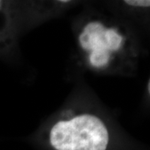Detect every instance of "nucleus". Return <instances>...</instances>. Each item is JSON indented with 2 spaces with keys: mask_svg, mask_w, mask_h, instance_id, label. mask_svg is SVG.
Segmentation results:
<instances>
[{
  "mask_svg": "<svg viewBox=\"0 0 150 150\" xmlns=\"http://www.w3.org/2000/svg\"><path fill=\"white\" fill-rule=\"evenodd\" d=\"M49 142L55 150H106L109 134L101 118L83 113L55 123Z\"/></svg>",
  "mask_w": 150,
  "mask_h": 150,
  "instance_id": "obj_1",
  "label": "nucleus"
},
{
  "mask_svg": "<svg viewBox=\"0 0 150 150\" xmlns=\"http://www.w3.org/2000/svg\"><path fill=\"white\" fill-rule=\"evenodd\" d=\"M79 40L81 48L88 53L92 67L103 69L109 64L112 54L123 47L124 38L118 29L93 21L83 28Z\"/></svg>",
  "mask_w": 150,
  "mask_h": 150,
  "instance_id": "obj_2",
  "label": "nucleus"
},
{
  "mask_svg": "<svg viewBox=\"0 0 150 150\" xmlns=\"http://www.w3.org/2000/svg\"><path fill=\"white\" fill-rule=\"evenodd\" d=\"M124 3L127 5L136 8H149L150 6L149 0H126Z\"/></svg>",
  "mask_w": 150,
  "mask_h": 150,
  "instance_id": "obj_3",
  "label": "nucleus"
},
{
  "mask_svg": "<svg viewBox=\"0 0 150 150\" xmlns=\"http://www.w3.org/2000/svg\"><path fill=\"white\" fill-rule=\"evenodd\" d=\"M0 7H1V2H0Z\"/></svg>",
  "mask_w": 150,
  "mask_h": 150,
  "instance_id": "obj_4",
  "label": "nucleus"
}]
</instances>
